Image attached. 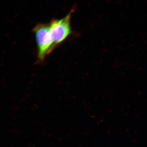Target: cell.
<instances>
[{
    "mask_svg": "<svg viewBox=\"0 0 147 147\" xmlns=\"http://www.w3.org/2000/svg\"><path fill=\"white\" fill-rule=\"evenodd\" d=\"M33 31L35 34L38 49V58L43 60L55 48L51 34L49 24H40L35 27Z\"/></svg>",
    "mask_w": 147,
    "mask_h": 147,
    "instance_id": "6da1fadb",
    "label": "cell"
},
{
    "mask_svg": "<svg viewBox=\"0 0 147 147\" xmlns=\"http://www.w3.org/2000/svg\"><path fill=\"white\" fill-rule=\"evenodd\" d=\"M71 11L65 17L60 19L53 20L49 23L51 34L55 47L65 41L71 34Z\"/></svg>",
    "mask_w": 147,
    "mask_h": 147,
    "instance_id": "7a4b0ae2",
    "label": "cell"
}]
</instances>
